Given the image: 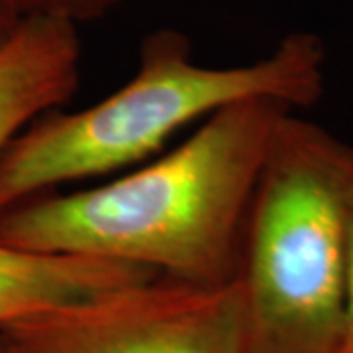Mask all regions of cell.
Instances as JSON below:
<instances>
[{
	"mask_svg": "<svg viewBox=\"0 0 353 353\" xmlns=\"http://www.w3.org/2000/svg\"><path fill=\"white\" fill-rule=\"evenodd\" d=\"M289 112L271 101L230 104L134 173L2 210L0 245L136 265L196 287L232 285L253 190Z\"/></svg>",
	"mask_w": 353,
	"mask_h": 353,
	"instance_id": "cell-1",
	"label": "cell"
},
{
	"mask_svg": "<svg viewBox=\"0 0 353 353\" xmlns=\"http://www.w3.org/2000/svg\"><path fill=\"white\" fill-rule=\"evenodd\" d=\"M322 39L296 32L250 65L204 67L176 30L141 43L136 75L88 108L51 110L34 120L0 155V212L55 187L106 175L163 148L179 130L230 104L271 101L290 110L324 92Z\"/></svg>",
	"mask_w": 353,
	"mask_h": 353,
	"instance_id": "cell-2",
	"label": "cell"
},
{
	"mask_svg": "<svg viewBox=\"0 0 353 353\" xmlns=\"http://www.w3.org/2000/svg\"><path fill=\"white\" fill-rule=\"evenodd\" d=\"M353 145L285 114L253 190L238 287L245 353H340Z\"/></svg>",
	"mask_w": 353,
	"mask_h": 353,
	"instance_id": "cell-3",
	"label": "cell"
},
{
	"mask_svg": "<svg viewBox=\"0 0 353 353\" xmlns=\"http://www.w3.org/2000/svg\"><path fill=\"white\" fill-rule=\"evenodd\" d=\"M16 353H245L238 283L155 277L0 330Z\"/></svg>",
	"mask_w": 353,
	"mask_h": 353,
	"instance_id": "cell-4",
	"label": "cell"
},
{
	"mask_svg": "<svg viewBox=\"0 0 353 353\" xmlns=\"http://www.w3.org/2000/svg\"><path fill=\"white\" fill-rule=\"evenodd\" d=\"M77 26L28 18L0 46V155L39 116L71 101L79 87Z\"/></svg>",
	"mask_w": 353,
	"mask_h": 353,
	"instance_id": "cell-5",
	"label": "cell"
},
{
	"mask_svg": "<svg viewBox=\"0 0 353 353\" xmlns=\"http://www.w3.org/2000/svg\"><path fill=\"white\" fill-rule=\"evenodd\" d=\"M161 277L136 265L0 245V330L48 308Z\"/></svg>",
	"mask_w": 353,
	"mask_h": 353,
	"instance_id": "cell-6",
	"label": "cell"
},
{
	"mask_svg": "<svg viewBox=\"0 0 353 353\" xmlns=\"http://www.w3.org/2000/svg\"><path fill=\"white\" fill-rule=\"evenodd\" d=\"M122 2L124 0H0V6L18 20L53 18L77 26L99 20Z\"/></svg>",
	"mask_w": 353,
	"mask_h": 353,
	"instance_id": "cell-7",
	"label": "cell"
},
{
	"mask_svg": "<svg viewBox=\"0 0 353 353\" xmlns=\"http://www.w3.org/2000/svg\"><path fill=\"white\" fill-rule=\"evenodd\" d=\"M340 353H353V212L352 226H350L347 279H345V308H343V334H341Z\"/></svg>",
	"mask_w": 353,
	"mask_h": 353,
	"instance_id": "cell-8",
	"label": "cell"
},
{
	"mask_svg": "<svg viewBox=\"0 0 353 353\" xmlns=\"http://www.w3.org/2000/svg\"><path fill=\"white\" fill-rule=\"evenodd\" d=\"M20 22H22V20H18V18L12 16L6 8L0 6V46L12 36V32L16 30V26L20 24Z\"/></svg>",
	"mask_w": 353,
	"mask_h": 353,
	"instance_id": "cell-9",
	"label": "cell"
},
{
	"mask_svg": "<svg viewBox=\"0 0 353 353\" xmlns=\"http://www.w3.org/2000/svg\"><path fill=\"white\" fill-rule=\"evenodd\" d=\"M0 353H16L12 350V345L6 341V338H4L2 334H0Z\"/></svg>",
	"mask_w": 353,
	"mask_h": 353,
	"instance_id": "cell-10",
	"label": "cell"
}]
</instances>
